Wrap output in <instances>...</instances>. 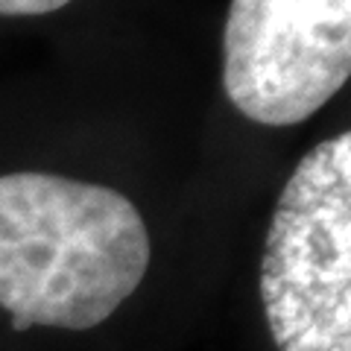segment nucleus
I'll list each match as a JSON object with an SVG mask.
<instances>
[{"label": "nucleus", "instance_id": "1", "mask_svg": "<svg viewBox=\"0 0 351 351\" xmlns=\"http://www.w3.org/2000/svg\"><path fill=\"white\" fill-rule=\"evenodd\" d=\"M149 249L144 217L106 184L0 176V307L12 331L106 322L144 281Z\"/></svg>", "mask_w": 351, "mask_h": 351}, {"label": "nucleus", "instance_id": "2", "mask_svg": "<svg viewBox=\"0 0 351 351\" xmlns=\"http://www.w3.org/2000/svg\"><path fill=\"white\" fill-rule=\"evenodd\" d=\"M261 299L278 351H351V132L316 144L284 184Z\"/></svg>", "mask_w": 351, "mask_h": 351}, {"label": "nucleus", "instance_id": "3", "mask_svg": "<svg viewBox=\"0 0 351 351\" xmlns=\"http://www.w3.org/2000/svg\"><path fill=\"white\" fill-rule=\"evenodd\" d=\"M351 73V0H232L223 88L243 117L295 126Z\"/></svg>", "mask_w": 351, "mask_h": 351}, {"label": "nucleus", "instance_id": "4", "mask_svg": "<svg viewBox=\"0 0 351 351\" xmlns=\"http://www.w3.org/2000/svg\"><path fill=\"white\" fill-rule=\"evenodd\" d=\"M68 3L71 0H0V15H47Z\"/></svg>", "mask_w": 351, "mask_h": 351}]
</instances>
